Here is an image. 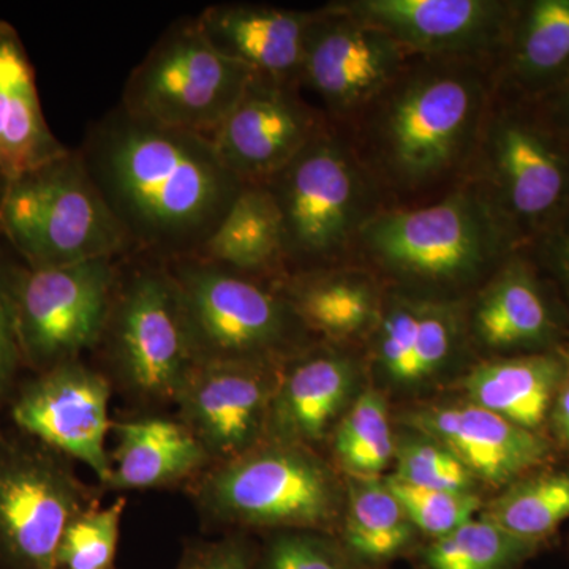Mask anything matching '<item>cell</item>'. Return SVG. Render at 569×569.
<instances>
[{
  "mask_svg": "<svg viewBox=\"0 0 569 569\" xmlns=\"http://www.w3.org/2000/svg\"><path fill=\"white\" fill-rule=\"evenodd\" d=\"M78 151L134 257L160 263L197 254L246 186L211 138L144 121L121 104L93 123Z\"/></svg>",
  "mask_w": 569,
  "mask_h": 569,
  "instance_id": "6da1fadb",
  "label": "cell"
},
{
  "mask_svg": "<svg viewBox=\"0 0 569 569\" xmlns=\"http://www.w3.org/2000/svg\"><path fill=\"white\" fill-rule=\"evenodd\" d=\"M493 96L496 67L413 54L383 91L337 127L389 208L429 203L466 179Z\"/></svg>",
  "mask_w": 569,
  "mask_h": 569,
  "instance_id": "7a4b0ae2",
  "label": "cell"
},
{
  "mask_svg": "<svg viewBox=\"0 0 569 569\" xmlns=\"http://www.w3.org/2000/svg\"><path fill=\"white\" fill-rule=\"evenodd\" d=\"M526 242L478 187L462 182L429 203L378 212L355 261L388 288L468 299Z\"/></svg>",
  "mask_w": 569,
  "mask_h": 569,
  "instance_id": "3957f363",
  "label": "cell"
},
{
  "mask_svg": "<svg viewBox=\"0 0 569 569\" xmlns=\"http://www.w3.org/2000/svg\"><path fill=\"white\" fill-rule=\"evenodd\" d=\"M206 526L242 533L317 530L337 535L347 479L323 452L264 440L211 466L187 486Z\"/></svg>",
  "mask_w": 569,
  "mask_h": 569,
  "instance_id": "277c9868",
  "label": "cell"
},
{
  "mask_svg": "<svg viewBox=\"0 0 569 569\" xmlns=\"http://www.w3.org/2000/svg\"><path fill=\"white\" fill-rule=\"evenodd\" d=\"M282 216L287 274L355 263L359 234L387 198L332 122L264 182Z\"/></svg>",
  "mask_w": 569,
  "mask_h": 569,
  "instance_id": "5b68a950",
  "label": "cell"
},
{
  "mask_svg": "<svg viewBox=\"0 0 569 569\" xmlns=\"http://www.w3.org/2000/svg\"><path fill=\"white\" fill-rule=\"evenodd\" d=\"M0 236L31 269L133 257L80 151L2 181Z\"/></svg>",
  "mask_w": 569,
  "mask_h": 569,
  "instance_id": "8992f818",
  "label": "cell"
},
{
  "mask_svg": "<svg viewBox=\"0 0 569 569\" xmlns=\"http://www.w3.org/2000/svg\"><path fill=\"white\" fill-rule=\"evenodd\" d=\"M164 264L198 362H282L316 342L276 283L197 257Z\"/></svg>",
  "mask_w": 569,
  "mask_h": 569,
  "instance_id": "52a82bcc",
  "label": "cell"
},
{
  "mask_svg": "<svg viewBox=\"0 0 569 569\" xmlns=\"http://www.w3.org/2000/svg\"><path fill=\"white\" fill-rule=\"evenodd\" d=\"M463 182L478 187L529 246L569 213V141L533 103L496 93Z\"/></svg>",
  "mask_w": 569,
  "mask_h": 569,
  "instance_id": "ba28073f",
  "label": "cell"
},
{
  "mask_svg": "<svg viewBox=\"0 0 569 569\" xmlns=\"http://www.w3.org/2000/svg\"><path fill=\"white\" fill-rule=\"evenodd\" d=\"M137 260L127 271L122 263L99 346L110 367L111 383L130 399L148 408L174 406L198 365L197 356L167 264L142 257Z\"/></svg>",
  "mask_w": 569,
  "mask_h": 569,
  "instance_id": "9c48e42d",
  "label": "cell"
},
{
  "mask_svg": "<svg viewBox=\"0 0 569 569\" xmlns=\"http://www.w3.org/2000/svg\"><path fill=\"white\" fill-rule=\"evenodd\" d=\"M123 260L102 258L47 269L6 266L24 369L44 372L99 347Z\"/></svg>",
  "mask_w": 569,
  "mask_h": 569,
  "instance_id": "30bf717a",
  "label": "cell"
},
{
  "mask_svg": "<svg viewBox=\"0 0 569 569\" xmlns=\"http://www.w3.org/2000/svg\"><path fill=\"white\" fill-rule=\"evenodd\" d=\"M253 74L220 54L197 18H183L134 67L121 107L157 126L211 138Z\"/></svg>",
  "mask_w": 569,
  "mask_h": 569,
  "instance_id": "8fae6325",
  "label": "cell"
},
{
  "mask_svg": "<svg viewBox=\"0 0 569 569\" xmlns=\"http://www.w3.org/2000/svg\"><path fill=\"white\" fill-rule=\"evenodd\" d=\"M96 505L71 460L0 427V569H58L63 531Z\"/></svg>",
  "mask_w": 569,
  "mask_h": 569,
  "instance_id": "7c38bea8",
  "label": "cell"
},
{
  "mask_svg": "<svg viewBox=\"0 0 569 569\" xmlns=\"http://www.w3.org/2000/svg\"><path fill=\"white\" fill-rule=\"evenodd\" d=\"M369 383L388 399H411L456 383L477 356L468 339L467 299L387 287L383 309L362 347Z\"/></svg>",
  "mask_w": 569,
  "mask_h": 569,
  "instance_id": "4fadbf2b",
  "label": "cell"
},
{
  "mask_svg": "<svg viewBox=\"0 0 569 569\" xmlns=\"http://www.w3.org/2000/svg\"><path fill=\"white\" fill-rule=\"evenodd\" d=\"M112 383L81 359L21 380L6 413L18 432L89 467L103 486L111 477Z\"/></svg>",
  "mask_w": 569,
  "mask_h": 569,
  "instance_id": "5bb4252c",
  "label": "cell"
},
{
  "mask_svg": "<svg viewBox=\"0 0 569 569\" xmlns=\"http://www.w3.org/2000/svg\"><path fill=\"white\" fill-rule=\"evenodd\" d=\"M411 56L387 32L331 2L316 10L307 31L301 89L316 93L329 122L342 126L395 80Z\"/></svg>",
  "mask_w": 569,
  "mask_h": 569,
  "instance_id": "9a60e30c",
  "label": "cell"
},
{
  "mask_svg": "<svg viewBox=\"0 0 569 569\" xmlns=\"http://www.w3.org/2000/svg\"><path fill=\"white\" fill-rule=\"evenodd\" d=\"M468 339L478 359L569 347V306L523 247L467 299Z\"/></svg>",
  "mask_w": 569,
  "mask_h": 569,
  "instance_id": "2e32d148",
  "label": "cell"
},
{
  "mask_svg": "<svg viewBox=\"0 0 569 569\" xmlns=\"http://www.w3.org/2000/svg\"><path fill=\"white\" fill-rule=\"evenodd\" d=\"M282 362H198L176 399V417L206 449L212 466L266 440Z\"/></svg>",
  "mask_w": 569,
  "mask_h": 569,
  "instance_id": "e0dca14e",
  "label": "cell"
},
{
  "mask_svg": "<svg viewBox=\"0 0 569 569\" xmlns=\"http://www.w3.org/2000/svg\"><path fill=\"white\" fill-rule=\"evenodd\" d=\"M396 426L418 430L445 445L482 490L497 493L518 479L556 463L549 437L529 432L468 400H417L397 410Z\"/></svg>",
  "mask_w": 569,
  "mask_h": 569,
  "instance_id": "ac0fdd59",
  "label": "cell"
},
{
  "mask_svg": "<svg viewBox=\"0 0 569 569\" xmlns=\"http://www.w3.org/2000/svg\"><path fill=\"white\" fill-rule=\"evenodd\" d=\"M336 6L377 26L411 54L497 67L516 0H339Z\"/></svg>",
  "mask_w": 569,
  "mask_h": 569,
  "instance_id": "d6986e66",
  "label": "cell"
},
{
  "mask_svg": "<svg viewBox=\"0 0 569 569\" xmlns=\"http://www.w3.org/2000/svg\"><path fill=\"white\" fill-rule=\"evenodd\" d=\"M301 86L253 74L211 141L224 167L244 183H264L328 123Z\"/></svg>",
  "mask_w": 569,
  "mask_h": 569,
  "instance_id": "ffe728a7",
  "label": "cell"
},
{
  "mask_svg": "<svg viewBox=\"0 0 569 569\" xmlns=\"http://www.w3.org/2000/svg\"><path fill=\"white\" fill-rule=\"evenodd\" d=\"M367 385L362 348L316 340L280 365L266 440L326 455L329 438Z\"/></svg>",
  "mask_w": 569,
  "mask_h": 569,
  "instance_id": "44dd1931",
  "label": "cell"
},
{
  "mask_svg": "<svg viewBox=\"0 0 569 569\" xmlns=\"http://www.w3.org/2000/svg\"><path fill=\"white\" fill-rule=\"evenodd\" d=\"M276 284L313 340L355 348L372 335L387 295L380 277L356 261L290 272Z\"/></svg>",
  "mask_w": 569,
  "mask_h": 569,
  "instance_id": "7402d4cb",
  "label": "cell"
},
{
  "mask_svg": "<svg viewBox=\"0 0 569 569\" xmlns=\"http://www.w3.org/2000/svg\"><path fill=\"white\" fill-rule=\"evenodd\" d=\"M316 10L219 3L201 11L198 26L224 58L254 74L301 86L307 31Z\"/></svg>",
  "mask_w": 569,
  "mask_h": 569,
  "instance_id": "603a6c76",
  "label": "cell"
},
{
  "mask_svg": "<svg viewBox=\"0 0 569 569\" xmlns=\"http://www.w3.org/2000/svg\"><path fill=\"white\" fill-rule=\"evenodd\" d=\"M569 81V0H516L496 93L538 103Z\"/></svg>",
  "mask_w": 569,
  "mask_h": 569,
  "instance_id": "cb8c5ba5",
  "label": "cell"
},
{
  "mask_svg": "<svg viewBox=\"0 0 569 569\" xmlns=\"http://www.w3.org/2000/svg\"><path fill=\"white\" fill-rule=\"evenodd\" d=\"M116 448L103 489L156 490L189 486L212 460L178 417L138 415L112 421Z\"/></svg>",
  "mask_w": 569,
  "mask_h": 569,
  "instance_id": "d4e9b609",
  "label": "cell"
},
{
  "mask_svg": "<svg viewBox=\"0 0 569 569\" xmlns=\"http://www.w3.org/2000/svg\"><path fill=\"white\" fill-rule=\"evenodd\" d=\"M569 376V348L477 359L456 381L462 399L548 437L553 399Z\"/></svg>",
  "mask_w": 569,
  "mask_h": 569,
  "instance_id": "484cf974",
  "label": "cell"
},
{
  "mask_svg": "<svg viewBox=\"0 0 569 569\" xmlns=\"http://www.w3.org/2000/svg\"><path fill=\"white\" fill-rule=\"evenodd\" d=\"M67 151L41 111L36 71L20 33L0 20V179L26 173Z\"/></svg>",
  "mask_w": 569,
  "mask_h": 569,
  "instance_id": "4316f807",
  "label": "cell"
},
{
  "mask_svg": "<svg viewBox=\"0 0 569 569\" xmlns=\"http://www.w3.org/2000/svg\"><path fill=\"white\" fill-rule=\"evenodd\" d=\"M193 257L264 282L287 276L282 216L268 186L246 183Z\"/></svg>",
  "mask_w": 569,
  "mask_h": 569,
  "instance_id": "83f0119b",
  "label": "cell"
},
{
  "mask_svg": "<svg viewBox=\"0 0 569 569\" xmlns=\"http://www.w3.org/2000/svg\"><path fill=\"white\" fill-rule=\"evenodd\" d=\"M347 496L337 538L359 569H387L411 556L422 538L385 478H346Z\"/></svg>",
  "mask_w": 569,
  "mask_h": 569,
  "instance_id": "f1b7e54d",
  "label": "cell"
},
{
  "mask_svg": "<svg viewBox=\"0 0 569 569\" xmlns=\"http://www.w3.org/2000/svg\"><path fill=\"white\" fill-rule=\"evenodd\" d=\"M391 400L367 385L329 438L326 456L346 478H385L395 462Z\"/></svg>",
  "mask_w": 569,
  "mask_h": 569,
  "instance_id": "f546056e",
  "label": "cell"
},
{
  "mask_svg": "<svg viewBox=\"0 0 569 569\" xmlns=\"http://www.w3.org/2000/svg\"><path fill=\"white\" fill-rule=\"evenodd\" d=\"M481 515L508 533L535 545L548 539L569 519V468H541L493 493Z\"/></svg>",
  "mask_w": 569,
  "mask_h": 569,
  "instance_id": "4dcf8cb0",
  "label": "cell"
},
{
  "mask_svg": "<svg viewBox=\"0 0 569 569\" xmlns=\"http://www.w3.org/2000/svg\"><path fill=\"white\" fill-rule=\"evenodd\" d=\"M542 548L479 515L445 537L422 541L411 557L419 569H522Z\"/></svg>",
  "mask_w": 569,
  "mask_h": 569,
  "instance_id": "1f68e13d",
  "label": "cell"
},
{
  "mask_svg": "<svg viewBox=\"0 0 569 569\" xmlns=\"http://www.w3.org/2000/svg\"><path fill=\"white\" fill-rule=\"evenodd\" d=\"M392 477L418 488L482 493L473 475L436 438L396 426Z\"/></svg>",
  "mask_w": 569,
  "mask_h": 569,
  "instance_id": "d6a6232c",
  "label": "cell"
},
{
  "mask_svg": "<svg viewBox=\"0 0 569 569\" xmlns=\"http://www.w3.org/2000/svg\"><path fill=\"white\" fill-rule=\"evenodd\" d=\"M127 498L86 509L71 519L58 550V569H116Z\"/></svg>",
  "mask_w": 569,
  "mask_h": 569,
  "instance_id": "836d02e7",
  "label": "cell"
},
{
  "mask_svg": "<svg viewBox=\"0 0 569 569\" xmlns=\"http://www.w3.org/2000/svg\"><path fill=\"white\" fill-rule=\"evenodd\" d=\"M385 482L406 509L422 541L441 538L459 529L481 515L486 503L482 493L418 488L392 475H387Z\"/></svg>",
  "mask_w": 569,
  "mask_h": 569,
  "instance_id": "e575fe53",
  "label": "cell"
},
{
  "mask_svg": "<svg viewBox=\"0 0 569 569\" xmlns=\"http://www.w3.org/2000/svg\"><path fill=\"white\" fill-rule=\"evenodd\" d=\"M253 569H359L335 533L282 530L263 535Z\"/></svg>",
  "mask_w": 569,
  "mask_h": 569,
  "instance_id": "d590c367",
  "label": "cell"
},
{
  "mask_svg": "<svg viewBox=\"0 0 569 569\" xmlns=\"http://www.w3.org/2000/svg\"><path fill=\"white\" fill-rule=\"evenodd\" d=\"M258 541L242 531L198 539L183 548L174 569H253Z\"/></svg>",
  "mask_w": 569,
  "mask_h": 569,
  "instance_id": "8d00e7d4",
  "label": "cell"
},
{
  "mask_svg": "<svg viewBox=\"0 0 569 569\" xmlns=\"http://www.w3.org/2000/svg\"><path fill=\"white\" fill-rule=\"evenodd\" d=\"M22 369L24 367L6 284V266L0 264V415L6 413L11 397L20 385Z\"/></svg>",
  "mask_w": 569,
  "mask_h": 569,
  "instance_id": "74e56055",
  "label": "cell"
},
{
  "mask_svg": "<svg viewBox=\"0 0 569 569\" xmlns=\"http://www.w3.org/2000/svg\"><path fill=\"white\" fill-rule=\"evenodd\" d=\"M569 306V213L527 246Z\"/></svg>",
  "mask_w": 569,
  "mask_h": 569,
  "instance_id": "f35d334b",
  "label": "cell"
},
{
  "mask_svg": "<svg viewBox=\"0 0 569 569\" xmlns=\"http://www.w3.org/2000/svg\"><path fill=\"white\" fill-rule=\"evenodd\" d=\"M545 121L569 141V81L565 82L556 92L549 93L545 99L533 103Z\"/></svg>",
  "mask_w": 569,
  "mask_h": 569,
  "instance_id": "ab89813d",
  "label": "cell"
},
{
  "mask_svg": "<svg viewBox=\"0 0 569 569\" xmlns=\"http://www.w3.org/2000/svg\"><path fill=\"white\" fill-rule=\"evenodd\" d=\"M548 437L553 447L569 452V376L561 385L548 419Z\"/></svg>",
  "mask_w": 569,
  "mask_h": 569,
  "instance_id": "60d3db41",
  "label": "cell"
},
{
  "mask_svg": "<svg viewBox=\"0 0 569 569\" xmlns=\"http://www.w3.org/2000/svg\"><path fill=\"white\" fill-rule=\"evenodd\" d=\"M0 181H2V179H0Z\"/></svg>",
  "mask_w": 569,
  "mask_h": 569,
  "instance_id": "b9f144b4",
  "label": "cell"
},
{
  "mask_svg": "<svg viewBox=\"0 0 569 569\" xmlns=\"http://www.w3.org/2000/svg\"><path fill=\"white\" fill-rule=\"evenodd\" d=\"M569 348V347H568Z\"/></svg>",
  "mask_w": 569,
  "mask_h": 569,
  "instance_id": "7bdbcfd3",
  "label": "cell"
},
{
  "mask_svg": "<svg viewBox=\"0 0 569 569\" xmlns=\"http://www.w3.org/2000/svg\"><path fill=\"white\" fill-rule=\"evenodd\" d=\"M388 569V568H387Z\"/></svg>",
  "mask_w": 569,
  "mask_h": 569,
  "instance_id": "ee69618b",
  "label": "cell"
}]
</instances>
